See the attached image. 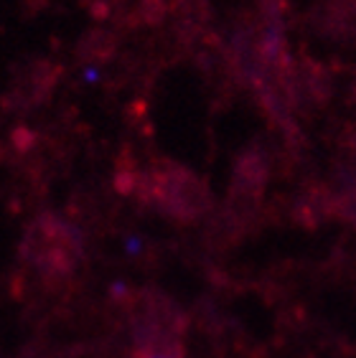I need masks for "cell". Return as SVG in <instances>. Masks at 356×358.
Here are the masks:
<instances>
[{
	"label": "cell",
	"instance_id": "2",
	"mask_svg": "<svg viewBox=\"0 0 356 358\" xmlns=\"http://www.w3.org/2000/svg\"><path fill=\"white\" fill-rule=\"evenodd\" d=\"M165 13H168L165 0H140V8H137V15L145 23H160L165 18Z\"/></svg>",
	"mask_w": 356,
	"mask_h": 358
},
{
	"label": "cell",
	"instance_id": "3",
	"mask_svg": "<svg viewBox=\"0 0 356 358\" xmlns=\"http://www.w3.org/2000/svg\"><path fill=\"white\" fill-rule=\"evenodd\" d=\"M125 249H128V255H140L143 252V239L140 236H128L125 239Z\"/></svg>",
	"mask_w": 356,
	"mask_h": 358
},
{
	"label": "cell",
	"instance_id": "1",
	"mask_svg": "<svg viewBox=\"0 0 356 358\" xmlns=\"http://www.w3.org/2000/svg\"><path fill=\"white\" fill-rule=\"evenodd\" d=\"M117 51L115 36L107 31H92L87 34V38L82 41V54L92 56V59H110Z\"/></svg>",
	"mask_w": 356,
	"mask_h": 358
},
{
	"label": "cell",
	"instance_id": "4",
	"mask_svg": "<svg viewBox=\"0 0 356 358\" xmlns=\"http://www.w3.org/2000/svg\"><path fill=\"white\" fill-rule=\"evenodd\" d=\"M143 358H178V356L171 351H148V353H143Z\"/></svg>",
	"mask_w": 356,
	"mask_h": 358
}]
</instances>
